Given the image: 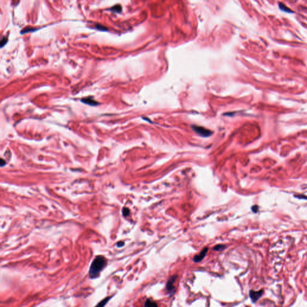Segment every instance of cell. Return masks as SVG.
Returning <instances> with one entry per match:
<instances>
[{"label":"cell","mask_w":307,"mask_h":307,"mask_svg":"<svg viewBox=\"0 0 307 307\" xmlns=\"http://www.w3.org/2000/svg\"><path fill=\"white\" fill-rule=\"evenodd\" d=\"M106 265V260L103 256H98L92 261L89 270V275L91 278H95Z\"/></svg>","instance_id":"obj_1"},{"label":"cell","mask_w":307,"mask_h":307,"mask_svg":"<svg viewBox=\"0 0 307 307\" xmlns=\"http://www.w3.org/2000/svg\"><path fill=\"white\" fill-rule=\"evenodd\" d=\"M192 128H193V130L194 131L196 132V133H197L198 134H199L200 136H201L202 137H207L211 136L212 134V132L211 131V130L205 128H204V127H199V126H196V125H193V126H192Z\"/></svg>","instance_id":"obj_2"},{"label":"cell","mask_w":307,"mask_h":307,"mask_svg":"<svg viewBox=\"0 0 307 307\" xmlns=\"http://www.w3.org/2000/svg\"><path fill=\"white\" fill-rule=\"evenodd\" d=\"M263 294V290H260L259 291H254V290H250V293H249V296L251 299L252 302L253 303H256V302L259 300V299L261 297Z\"/></svg>","instance_id":"obj_3"},{"label":"cell","mask_w":307,"mask_h":307,"mask_svg":"<svg viewBox=\"0 0 307 307\" xmlns=\"http://www.w3.org/2000/svg\"><path fill=\"white\" fill-rule=\"evenodd\" d=\"M177 278V275H174L172 276L168 280V281L167 282L166 285V288L167 291H169V292H172L174 290V283L175 282Z\"/></svg>","instance_id":"obj_4"},{"label":"cell","mask_w":307,"mask_h":307,"mask_svg":"<svg viewBox=\"0 0 307 307\" xmlns=\"http://www.w3.org/2000/svg\"><path fill=\"white\" fill-rule=\"evenodd\" d=\"M208 251V248L207 247L203 248V250H202V251L200 252L199 254L196 255V256H194L193 259L194 262L195 263H199V262H201L202 260L204 259L205 257L206 256V253H207Z\"/></svg>","instance_id":"obj_5"},{"label":"cell","mask_w":307,"mask_h":307,"mask_svg":"<svg viewBox=\"0 0 307 307\" xmlns=\"http://www.w3.org/2000/svg\"><path fill=\"white\" fill-rule=\"evenodd\" d=\"M81 101L83 103H85V104H88V105L89 106H95L98 105L99 103L97 102V101H95V100H94L93 99V97H85V98H83L81 99Z\"/></svg>","instance_id":"obj_6"},{"label":"cell","mask_w":307,"mask_h":307,"mask_svg":"<svg viewBox=\"0 0 307 307\" xmlns=\"http://www.w3.org/2000/svg\"><path fill=\"white\" fill-rule=\"evenodd\" d=\"M278 7H279V9H280V10H281V11L286 12V13H294V12H293V10H291V9H290V8H288V7H287V6H285L284 4H283V3H278Z\"/></svg>","instance_id":"obj_7"},{"label":"cell","mask_w":307,"mask_h":307,"mask_svg":"<svg viewBox=\"0 0 307 307\" xmlns=\"http://www.w3.org/2000/svg\"><path fill=\"white\" fill-rule=\"evenodd\" d=\"M145 307H159V306H158V304L156 302L152 301L149 299H148L145 301Z\"/></svg>","instance_id":"obj_8"},{"label":"cell","mask_w":307,"mask_h":307,"mask_svg":"<svg viewBox=\"0 0 307 307\" xmlns=\"http://www.w3.org/2000/svg\"><path fill=\"white\" fill-rule=\"evenodd\" d=\"M109 10H110V11L113 12H115V13H119L122 12V6L119 5V4H116V5H115L113 6V7H111V8L109 9Z\"/></svg>","instance_id":"obj_9"},{"label":"cell","mask_w":307,"mask_h":307,"mask_svg":"<svg viewBox=\"0 0 307 307\" xmlns=\"http://www.w3.org/2000/svg\"><path fill=\"white\" fill-rule=\"evenodd\" d=\"M110 298L111 297H106V298L103 299L102 300H101L100 302H98L95 307H104L106 305V303H107V302L110 300Z\"/></svg>","instance_id":"obj_10"},{"label":"cell","mask_w":307,"mask_h":307,"mask_svg":"<svg viewBox=\"0 0 307 307\" xmlns=\"http://www.w3.org/2000/svg\"><path fill=\"white\" fill-rule=\"evenodd\" d=\"M225 248H226V245L223 244H218L215 245V247L213 248V250L215 251H220L224 250Z\"/></svg>","instance_id":"obj_11"},{"label":"cell","mask_w":307,"mask_h":307,"mask_svg":"<svg viewBox=\"0 0 307 307\" xmlns=\"http://www.w3.org/2000/svg\"><path fill=\"white\" fill-rule=\"evenodd\" d=\"M37 29L34 28H31V27H29V28H24V30H22V31H21V33L22 34H25V33H30V32H33V31H37Z\"/></svg>","instance_id":"obj_12"},{"label":"cell","mask_w":307,"mask_h":307,"mask_svg":"<svg viewBox=\"0 0 307 307\" xmlns=\"http://www.w3.org/2000/svg\"><path fill=\"white\" fill-rule=\"evenodd\" d=\"M95 28H96L97 30H99V31H108V28H107V27H104V26H103L102 25H100V24H97V25H95Z\"/></svg>","instance_id":"obj_13"},{"label":"cell","mask_w":307,"mask_h":307,"mask_svg":"<svg viewBox=\"0 0 307 307\" xmlns=\"http://www.w3.org/2000/svg\"><path fill=\"white\" fill-rule=\"evenodd\" d=\"M7 42H8V39H7V37H3V39H1V42H0V43H1V48H2L4 46H5L6 44L7 43Z\"/></svg>","instance_id":"obj_14"},{"label":"cell","mask_w":307,"mask_h":307,"mask_svg":"<svg viewBox=\"0 0 307 307\" xmlns=\"http://www.w3.org/2000/svg\"><path fill=\"white\" fill-rule=\"evenodd\" d=\"M129 212H130V211H129L128 209H127V208H124V209H123L122 211V214L123 215H124V216H127V215H128Z\"/></svg>","instance_id":"obj_15"},{"label":"cell","mask_w":307,"mask_h":307,"mask_svg":"<svg viewBox=\"0 0 307 307\" xmlns=\"http://www.w3.org/2000/svg\"><path fill=\"white\" fill-rule=\"evenodd\" d=\"M124 242H119L117 244V246H118V247H122V246H124Z\"/></svg>","instance_id":"obj_16"},{"label":"cell","mask_w":307,"mask_h":307,"mask_svg":"<svg viewBox=\"0 0 307 307\" xmlns=\"http://www.w3.org/2000/svg\"><path fill=\"white\" fill-rule=\"evenodd\" d=\"M252 209H253V211L254 212H256L258 210V206H253V208H252Z\"/></svg>","instance_id":"obj_17"}]
</instances>
